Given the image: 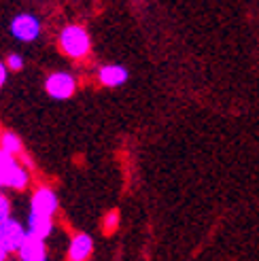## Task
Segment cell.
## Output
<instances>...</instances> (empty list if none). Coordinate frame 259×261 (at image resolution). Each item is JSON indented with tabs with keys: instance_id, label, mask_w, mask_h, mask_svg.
<instances>
[{
	"instance_id": "cell-6",
	"label": "cell",
	"mask_w": 259,
	"mask_h": 261,
	"mask_svg": "<svg viewBox=\"0 0 259 261\" xmlns=\"http://www.w3.org/2000/svg\"><path fill=\"white\" fill-rule=\"evenodd\" d=\"M94 251V240L87 233H76L68 246V261H87Z\"/></svg>"
},
{
	"instance_id": "cell-2",
	"label": "cell",
	"mask_w": 259,
	"mask_h": 261,
	"mask_svg": "<svg viewBox=\"0 0 259 261\" xmlns=\"http://www.w3.org/2000/svg\"><path fill=\"white\" fill-rule=\"evenodd\" d=\"M25 238H28V227H23L19 221L9 219L5 223H0V244L9 253H19Z\"/></svg>"
},
{
	"instance_id": "cell-16",
	"label": "cell",
	"mask_w": 259,
	"mask_h": 261,
	"mask_svg": "<svg viewBox=\"0 0 259 261\" xmlns=\"http://www.w3.org/2000/svg\"><path fill=\"white\" fill-rule=\"evenodd\" d=\"M7 81V66L3 62H0V87H3V83Z\"/></svg>"
},
{
	"instance_id": "cell-7",
	"label": "cell",
	"mask_w": 259,
	"mask_h": 261,
	"mask_svg": "<svg viewBox=\"0 0 259 261\" xmlns=\"http://www.w3.org/2000/svg\"><path fill=\"white\" fill-rule=\"evenodd\" d=\"M19 259L21 261H47V246H45V240L36 238V236H30L25 238V242L21 244L19 249Z\"/></svg>"
},
{
	"instance_id": "cell-13",
	"label": "cell",
	"mask_w": 259,
	"mask_h": 261,
	"mask_svg": "<svg viewBox=\"0 0 259 261\" xmlns=\"http://www.w3.org/2000/svg\"><path fill=\"white\" fill-rule=\"evenodd\" d=\"M9 219H11V202L0 193V223H5Z\"/></svg>"
},
{
	"instance_id": "cell-17",
	"label": "cell",
	"mask_w": 259,
	"mask_h": 261,
	"mask_svg": "<svg viewBox=\"0 0 259 261\" xmlns=\"http://www.w3.org/2000/svg\"><path fill=\"white\" fill-rule=\"evenodd\" d=\"M9 255H11V253L5 249L3 244H0V261H7V257H9Z\"/></svg>"
},
{
	"instance_id": "cell-9",
	"label": "cell",
	"mask_w": 259,
	"mask_h": 261,
	"mask_svg": "<svg viewBox=\"0 0 259 261\" xmlns=\"http://www.w3.org/2000/svg\"><path fill=\"white\" fill-rule=\"evenodd\" d=\"M51 231H54V221H51V217L30 213V217H28V233L30 236L45 240L47 236H51Z\"/></svg>"
},
{
	"instance_id": "cell-18",
	"label": "cell",
	"mask_w": 259,
	"mask_h": 261,
	"mask_svg": "<svg viewBox=\"0 0 259 261\" xmlns=\"http://www.w3.org/2000/svg\"><path fill=\"white\" fill-rule=\"evenodd\" d=\"M0 187H3V185H0Z\"/></svg>"
},
{
	"instance_id": "cell-12",
	"label": "cell",
	"mask_w": 259,
	"mask_h": 261,
	"mask_svg": "<svg viewBox=\"0 0 259 261\" xmlns=\"http://www.w3.org/2000/svg\"><path fill=\"white\" fill-rule=\"evenodd\" d=\"M15 166H17L15 158H13L11 153H7V151L0 149V185H3V178H5Z\"/></svg>"
},
{
	"instance_id": "cell-10",
	"label": "cell",
	"mask_w": 259,
	"mask_h": 261,
	"mask_svg": "<svg viewBox=\"0 0 259 261\" xmlns=\"http://www.w3.org/2000/svg\"><path fill=\"white\" fill-rule=\"evenodd\" d=\"M28 180H30L28 170H25V168H21V166L17 164V166L13 168V170L3 178V187H11V189L21 191V189H25V185H28Z\"/></svg>"
},
{
	"instance_id": "cell-15",
	"label": "cell",
	"mask_w": 259,
	"mask_h": 261,
	"mask_svg": "<svg viewBox=\"0 0 259 261\" xmlns=\"http://www.w3.org/2000/svg\"><path fill=\"white\" fill-rule=\"evenodd\" d=\"M7 68H11V70H21V68H23V58L17 56V54L9 56V60H7Z\"/></svg>"
},
{
	"instance_id": "cell-5",
	"label": "cell",
	"mask_w": 259,
	"mask_h": 261,
	"mask_svg": "<svg viewBox=\"0 0 259 261\" xmlns=\"http://www.w3.org/2000/svg\"><path fill=\"white\" fill-rule=\"evenodd\" d=\"M56 211H58V195L49 187H41L32 195V211L30 213L43 215V217H54Z\"/></svg>"
},
{
	"instance_id": "cell-11",
	"label": "cell",
	"mask_w": 259,
	"mask_h": 261,
	"mask_svg": "<svg viewBox=\"0 0 259 261\" xmlns=\"http://www.w3.org/2000/svg\"><path fill=\"white\" fill-rule=\"evenodd\" d=\"M0 149L7 151V153H11L13 158H15V155H19V153H21V140H19V136H15L13 132L3 134V140H0Z\"/></svg>"
},
{
	"instance_id": "cell-8",
	"label": "cell",
	"mask_w": 259,
	"mask_h": 261,
	"mask_svg": "<svg viewBox=\"0 0 259 261\" xmlns=\"http://www.w3.org/2000/svg\"><path fill=\"white\" fill-rule=\"evenodd\" d=\"M127 68L119 66V64H109V66H102L98 72L100 83H105L107 87H119L127 81Z\"/></svg>"
},
{
	"instance_id": "cell-4",
	"label": "cell",
	"mask_w": 259,
	"mask_h": 261,
	"mask_svg": "<svg viewBox=\"0 0 259 261\" xmlns=\"http://www.w3.org/2000/svg\"><path fill=\"white\" fill-rule=\"evenodd\" d=\"M45 89L54 100H66L74 94L76 81H74V76L68 74V72H54L51 76H47Z\"/></svg>"
},
{
	"instance_id": "cell-3",
	"label": "cell",
	"mask_w": 259,
	"mask_h": 261,
	"mask_svg": "<svg viewBox=\"0 0 259 261\" xmlns=\"http://www.w3.org/2000/svg\"><path fill=\"white\" fill-rule=\"evenodd\" d=\"M11 34L21 43H32L34 38H38V34H41V23H38V19L34 15H30V13H21V15L13 17Z\"/></svg>"
},
{
	"instance_id": "cell-1",
	"label": "cell",
	"mask_w": 259,
	"mask_h": 261,
	"mask_svg": "<svg viewBox=\"0 0 259 261\" xmlns=\"http://www.w3.org/2000/svg\"><path fill=\"white\" fill-rule=\"evenodd\" d=\"M62 51L70 58H83L89 51V34L81 25H66L60 34Z\"/></svg>"
},
{
	"instance_id": "cell-14",
	"label": "cell",
	"mask_w": 259,
	"mask_h": 261,
	"mask_svg": "<svg viewBox=\"0 0 259 261\" xmlns=\"http://www.w3.org/2000/svg\"><path fill=\"white\" fill-rule=\"evenodd\" d=\"M117 225H119V213L117 211H111L107 215V219H105V229L107 231H113V229H117Z\"/></svg>"
}]
</instances>
